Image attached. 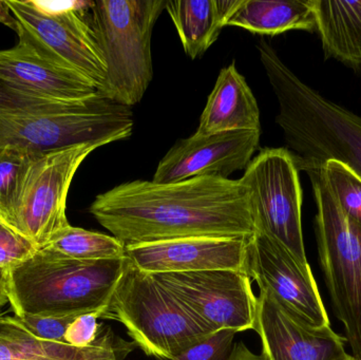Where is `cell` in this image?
<instances>
[{"mask_svg":"<svg viewBox=\"0 0 361 360\" xmlns=\"http://www.w3.org/2000/svg\"><path fill=\"white\" fill-rule=\"evenodd\" d=\"M250 238H184L126 247V258L150 275L235 270L247 272Z\"/></svg>","mask_w":361,"mask_h":360,"instance_id":"9a60e30c","label":"cell"},{"mask_svg":"<svg viewBox=\"0 0 361 360\" xmlns=\"http://www.w3.org/2000/svg\"><path fill=\"white\" fill-rule=\"evenodd\" d=\"M0 223H6V222H4V217H2L1 211H0Z\"/></svg>","mask_w":361,"mask_h":360,"instance_id":"d6a6232c","label":"cell"},{"mask_svg":"<svg viewBox=\"0 0 361 360\" xmlns=\"http://www.w3.org/2000/svg\"><path fill=\"white\" fill-rule=\"evenodd\" d=\"M315 194L319 262L335 316L343 323L352 356L361 359V225L348 219L319 168L305 170Z\"/></svg>","mask_w":361,"mask_h":360,"instance_id":"52a82bcc","label":"cell"},{"mask_svg":"<svg viewBox=\"0 0 361 360\" xmlns=\"http://www.w3.org/2000/svg\"><path fill=\"white\" fill-rule=\"evenodd\" d=\"M126 259L80 261L42 247L8 271V304L15 317L104 314Z\"/></svg>","mask_w":361,"mask_h":360,"instance_id":"277c9868","label":"cell"},{"mask_svg":"<svg viewBox=\"0 0 361 360\" xmlns=\"http://www.w3.org/2000/svg\"><path fill=\"white\" fill-rule=\"evenodd\" d=\"M130 352V345L110 330L85 349L36 340L19 321L12 337L0 340V360H123Z\"/></svg>","mask_w":361,"mask_h":360,"instance_id":"d6986e66","label":"cell"},{"mask_svg":"<svg viewBox=\"0 0 361 360\" xmlns=\"http://www.w3.org/2000/svg\"><path fill=\"white\" fill-rule=\"evenodd\" d=\"M257 48L279 104L276 122L298 170L336 160L361 179V116L303 82L264 40Z\"/></svg>","mask_w":361,"mask_h":360,"instance_id":"3957f363","label":"cell"},{"mask_svg":"<svg viewBox=\"0 0 361 360\" xmlns=\"http://www.w3.org/2000/svg\"><path fill=\"white\" fill-rule=\"evenodd\" d=\"M240 182L250 190L256 232L279 243L311 271L303 240L302 190L292 152L286 148L261 150Z\"/></svg>","mask_w":361,"mask_h":360,"instance_id":"ba28073f","label":"cell"},{"mask_svg":"<svg viewBox=\"0 0 361 360\" xmlns=\"http://www.w3.org/2000/svg\"><path fill=\"white\" fill-rule=\"evenodd\" d=\"M167 0L89 1L87 20L107 67L104 97L133 107L154 76L152 35Z\"/></svg>","mask_w":361,"mask_h":360,"instance_id":"5b68a950","label":"cell"},{"mask_svg":"<svg viewBox=\"0 0 361 360\" xmlns=\"http://www.w3.org/2000/svg\"><path fill=\"white\" fill-rule=\"evenodd\" d=\"M89 211L126 247L202 237L250 238L256 232L250 190L240 180H137L99 194Z\"/></svg>","mask_w":361,"mask_h":360,"instance_id":"6da1fadb","label":"cell"},{"mask_svg":"<svg viewBox=\"0 0 361 360\" xmlns=\"http://www.w3.org/2000/svg\"><path fill=\"white\" fill-rule=\"evenodd\" d=\"M102 318L122 323L135 344L158 360L175 359L216 332L128 259Z\"/></svg>","mask_w":361,"mask_h":360,"instance_id":"8992f818","label":"cell"},{"mask_svg":"<svg viewBox=\"0 0 361 360\" xmlns=\"http://www.w3.org/2000/svg\"><path fill=\"white\" fill-rule=\"evenodd\" d=\"M319 168L333 198L348 219L361 225V179L343 163L324 161L309 168Z\"/></svg>","mask_w":361,"mask_h":360,"instance_id":"cb8c5ba5","label":"cell"},{"mask_svg":"<svg viewBox=\"0 0 361 360\" xmlns=\"http://www.w3.org/2000/svg\"><path fill=\"white\" fill-rule=\"evenodd\" d=\"M233 4L235 0H167L165 10L191 59L202 56L216 42Z\"/></svg>","mask_w":361,"mask_h":360,"instance_id":"44dd1931","label":"cell"},{"mask_svg":"<svg viewBox=\"0 0 361 360\" xmlns=\"http://www.w3.org/2000/svg\"><path fill=\"white\" fill-rule=\"evenodd\" d=\"M355 360H361V359H355Z\"/></svg>","mask_w":361,"mask_h":360,"instance_id":"836d02e7","label":"cell"},{"mask_svg":"<svg viewBox=\"0 0 361 360\" xmlns=\"http://www.w3.org/2000/svg\"><path fill=\"white\" fill-rule=\"evenodd\" d=\"M354 360H355V359H354Z\"/></svg>","mask_w":361,"mask_h":360,"instance_id":"d590c367","label":"cell"},{"mask_svg":"<svg viewBox=\"0 0 361 360\" xmlns=\"http://www.w3.org/2000/svg\"><path fill=\"white\" fill-rule=\"evenodd\" d=\"M260 110L256 97L233 63L221 70L195 135L260 130Z\"/></svg>","mask_w":361,"mask_h":360,"instance_id":"e0dca14e","label":"cell"},{"mask_svg":"<svg viewBox=\"0 0 361 360\" xmlns=\"http://www.w3.org/2000/svg\"><path fill=\"white\" fill-rule=\"evenodd\" d=\"M39 154L14 146L0 150V211L8 225L14 220L32 165Z\"/></svg>","mask_w":361,"mask_h":360,"instance_id":"603a6c76","label":"cell"},{"mask_svg":"<svg viewBox=\"0 0 361 360\" xmlns=\"http://www.w3.org/2000/svg\"><path fill=\"white\" fill-rule=\"evenodd\" d=\"M247 273L280 304L314 327H331L313 271L305 270L279 243L255 232L248 249Z\"/></svg>","mask_w":361,"mask_h":360,"instance_id":"7c38bea8","label":"cell"},{"mask_svg":"<svg viewBox=\"0 0 361 360\" xmlns=\"http://www.w3.org/2000/svg\"><path fill=\"white\" fill-rule=\"evenodd\" d=\"M227 360H267V359L262 354H255L243 342H240L233 346V351Z\"/></svg>","mask_w":361,"mask_h":360,"instance_id":"f1b7e54d","label":"cell"},{"mask_svg":"<svg viewBox=\"0 0 361 360\" xmlns=\"http://www.w3.org/2000/svg\"><path fill=\"white\" fill-rule=\"evenodd\" d=\"M18 44L0 50V78L19 88L57 101H82L99 93L78 72L49 56L21 32Z\"/></svg>","mask_w":361,"mask_h":360,"instance_id":"2e32d148","label":"cell"},{"mask_svg":"<svg viewBox=\"0 0 361 360\" xmlns=\"http://www.w3.org/2000/svg\"><path fill=\"white\" fill-rule=\"evenodd\" d=\"M102 312H92L76 317L68 327L63 336L65 344L78 349L93 346L101 334L97 321L102 318Z\"/></svg>","mask_w":361,"mask_h":360,"instance_id":"83f0119b","label":"cell"},{"mask_svg":"<svg viewBox=\"0 0 361 360\" xmlns=\"http://www.w3.org/2000/svg\"><path fill=\"white\" fill-rule=\"evenodd\" d=\"M0 23L6 25L15 32H17V29H18L16 17L11 11L8 0H0Z\"/></svg>","mask_w":361,"mask_h":360,"instance_id":"f546056e","label":"cell"},{"mask_svg":"<svg viewBox=\"0 0 361 360\" xmlns=\"http://www.w3.org/2000/svg\"><path fill=\"white\" fill-rule=\"evenodd\" d=\"M326 58L361 70V1L312 0Z\"/></svg>","mask_w":361,"mask_h":360,"instance_id":"ffe728a7","label":"cell"},{"mask_svg":"<svg viewBox=\"0 0 361 360\" xmlns=\"http://www.w3.org/2000/svg\"><path fill=\"white\" fill-rule=\"evenodd\" d=\"M116 360H118V359H116Z\"/></svg>","mask_w":361,"mask_h":360,"instance_id":"e575fe53","label":"cell"},{"mask_svg":"<svg viewBox=\"0 0 361 360\" xmlns=\"http://www.w3.org/2000/svg\"><path fill=\"white\" fill-rule=\"evenodd\" d=\"M255 331L267 360H354L345 337L331 327H314L284 308L267 291L258 297Z\"/></svg>","mask_w":361,"mask_h":360,"instance_id":"5bb4252c","label":"cell"},{"mask_svg":"<svg viewBox=\"0 0 361 360\" xmlns=\"http://www.w3.org/2000/svg\"><path fill=\"white\" fill-rule=\"evenodd\" d=\"M171 291L200 321L214 331L254 330L258 297L245 271L214 270L203 272L152 275Z\"/></svg>","mask_w":361,"mask_h":360,"instance_id":"8fae6325","label":"cell"},{"mask_svg":"<svg viewBox=\"0 0 361 360\" xmlns=\"http://www.w3.org/2000/svg\"><path fill=\"white\" fill-rule=\"evenodd\" d=\"M228 25L269 36L317 29L312 0H235L225 19V27Z\"/></svg>","mask_w":361,"mask_h":360,"instance_id":"ac0fdd59","label":"cell"},{"mask_svg":"<svg viewBox=\"0 0 361 360\" xmlns=\"http://www.w3.org/2000/svg\"><path fill=\"white\" fill-rule=\"evenodd\" d=\"M102 146L80 144L40 154L32 165L11 226L38 249L69 226L66 211L72 180L85 159Z\"/></svg>","mask_w":361,"mask_h":360,"instance_id":"30bf717a","label":"cell"},{"mask_svg":"<svg viewBox=\"0 0 361 360\" xmlns=\"http://www.w3.org/2000/svg\"><path fill=\"white\" fill-rule=\"evenodd\" d=\"M16 325L15 317H4L0 312V340L12 337Z\"/></svg>","mask_w":361,"mask_h":360,"instance_id":"4dcf8cb0","label":"cell"},{"mask_svg":"<svg viewBox=\"0 0 361 360\" xmlns=\"http://www.w3.org/2000/svg\"><path fill=\"white\" fill-rule=\"evenodd\" d=\"M261 130H235L180 139L159 163L152 181L177 183L193 178L229 179L250 164Z\"/></svg>","mask_w":361,"mask_h":360,"instance_id":"4fadbf2b","label":"cell"},{"mask_svg":"<svg viewBox=\"0 0 361 360\" xmlns=\"http://www.w3.org/2000/svg\"><path fill=\"white\" fill-rule=\"evenodd\" d=\"M37 245L6 223H0V266L6 271L30 259Z\"/></svg>","mask_w":361,"mask_h":360,"instance_id":"d4e9b609","label":"cell"},{"mask_svg":"<svg viewBox=\"0 0 361 360\" xmlns=\"http://www.w3.org/2000/svg\"><path fill=\"white\" fill-rule=\"evenodd\" d=\"M8 302V271L0 266V309Z\"/></svg>","mask_w":361,"mask_h":360,"instance_id":"1f68e13d","label":"cell"},{"mask_svg":"<svg viewBox=\"0 0 361 360\" xmlns=\"http://www.w3.org/2000/svg\"><path fill=\"white\" fill-rule=\"evenodd\" d=\"M8 4L18 23L17 32L57 63L84 76L104 94L107 67L87 20L89 1L8 0Z\"/></svg>","mask_w":361,"mask_h":360,"instance_id":"9c48e42d","label":"cell"},{"mask_svg":"<svg viewBox=\"0 0 361 360\" xmlns=\"http://www.w3.org/2000/svg\"><path fill=\"white\" fill-rule=\"evenodd\" d=\"M130 107L102 93L82 101H57L0 78V150L8 146L34 152L80 144L114 143L131 137Z\"/></svg>","mask_w":361,"mask_h":360,"instance_id":"7a4b0ae2","label":"cell"},{"mask_svg":"<svg viewBox=\"0 0 361 360\" xmlns=\"http://www.w3.org/2000/svg\"><path fill=\"white\" fill-rule=\"evenodd\" d=\"M235 334L229 329L214 332L173 360H227L235 346Z\"/></svg>","mask_w":361,"mask_h":360,"instance_id":"484cf974","label":"cell"},{"mask_svg":"<svg viewBox=\"0 0 361 360\" xmlns=\"http://www.w3.org/2000/svg\"><path fill=\"white\" fill-rule=\"evenodd\" d=\"M80 315L82 314L68 316H21L16 318L36 340L55 344H65L63 336L68 327Z\"/></svg>","mask_w":361,"mask_h":360,"instance_id":"4316f807","label":"cell"},{"mask_svg":"<svg viewBox=\"0 0 361 360\" xmlns=\"http://www.w3.org/2000/svg\"><path fill=\"white\" fill-rule=\"evenodd\" d=\"M80 261L126 258V245L114 236L69 225L55 234L46 247Z\"/></svg>","mask_w":361,"mask_h":360,"instance_id":"7402d4cb","label":"cell"}]
</instances>
